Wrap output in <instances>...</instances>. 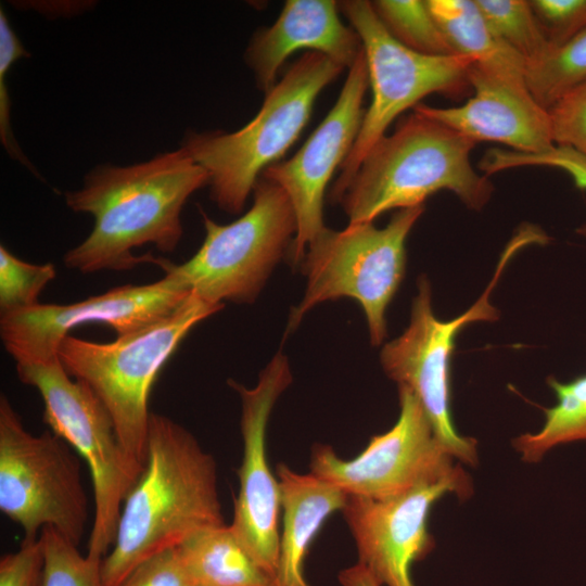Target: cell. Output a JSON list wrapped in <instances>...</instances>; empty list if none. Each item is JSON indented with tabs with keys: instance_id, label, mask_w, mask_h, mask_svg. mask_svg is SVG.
<instances>
[{
	"instance_id": "1",
	"label": "cell",
	"mask_w": 586,
	"mask_h": 586,
	"mask_svg": "<svg viewBox=\"0 0 586 586\" xmlns=\"http://www.w3.org/2000/svg\"><path fill=\"white\" fill-rule=\"evenodd\" d=\"M206 184L207 173L181 146L129 166L90 170L79 189L65 193V202L73 212L91 215L93 228L64 254V265L81 273L126 270L151 262L133 254L142 245L173 252L182 237V208Z\"/></svg>"
},
{
	"instance_id": "2",
	"label": "cell",
	"mask_w": 586,
	"mask_h": 586,
	"mask_svg": "<svg viewBox=\"0 0 586 586\" xmlns=\"http://www.w3.org/2000/svg\"><path fill=\"white\" fill-rule=\"evenodd\" d=\"M224 524L214 457L181 424L152 412L142 472L101 561L103 586H119L150 557Z\"/></svg>"
},
{
	"instance_id": "3",
	"label": "cell",
	"mask_w": 586,
	"mask_h": 586,
	"mask_svg": "<svg viewBox=\"0 0 586 586\" xmlns=\"http://www.w3.org/2000/svg\"><path fill=\"white\" fill-rule=\"evenodd\" d=\"M476 142L413 111L368 152L340 196L348 224L373 222L391 209L423 206L441 190L474 211L489 201L494 186L476 173L470 155Z\"/></svg>"
},
{
	"instance_id": "4",
	"label": "cell",
	"mask_w": 586,
	"mask_h": 586,
	"mask_svg": "<svg viewBox=\"0 0 586 586\" xmlns=\"http://www.w3.org/2000/svg\"><path fill=\"white\" fill-rule=\"evenodd\" d=\"M344 67L319 52H305L266 92L258 113L233 132H189V155L208 175L211 198L229 214L241 213L262 174L297 140L319 93Z\"/></svg>"
},
{
	"instance_id": "5",
	"label": "cell",
	"mask_w": 586,
	"mask_h": 586,
	"mask_svg": "<svg viewBox=\"0 0 586 586\" xmlns=\"http://www.w3.org/2000/svg\"><path fill=\"white\" fill-rule=\"evenodd\" d=\"M222 308L191 293L169 316L113 342L63 340L59 358L64 369L102 402L125 451L138 463L145 460L149 397L157 374L189 332Z\"/></svg>"
},
{
	"instance_id": "6",
	"label": "cell",
	"mask_w": 586,
	"mask_h": 586,
	"mask_svg": "<svg viewBox=\"0 0 586 586\" xmlns=\"http://www.w3.org/2000/svg\"><path fill=\"white\" fill-rule=\"evenodd\" d=\"M424 206L398 209L383 228L373 222L324 228L307 246L301 268L302 301L291 310L286 333L326 301L351 297L362 308L373 346L386 336L385 311L406 269V240Z\"/></svg>"
},
{
	"instance_id": "7",
	"label": "cell",
	"mask_w": 586,
	"mask_h": 586,
	"mask_svg": "<svg viewBox=\"0 0 586 586\" xmlns=\"http://www.w3.org/2000/svg\"><path fill=\"white\" fill-rule=\"evenodd\" d=\"M200 213L205 238L196 253L178 265L162 258L152 263L206 302H254L296 234V217L286 193L260 177L251 208L237 220L219 225L203 209Z\"/></svg>"
},
{
	"instance_id": "8",
	"label": "cell",
	"mask_w": 586,
	"mask_h": 586,
	"mask_svg": "<svg viewBox=\"0 0 586 586\" xmlns=\"http://www.w3.org/2000/svg\"><path fill=\"white\" fill-rule=\"evenodd\" d=\"M21 382L40 394L43 419L88 466L93 488V517L87 555L102 561L114 544L123 502L143 466L125 451L113 419L92 390L73 380L60 358L16 365Z\"/></svg>"
},
{
	"instance_id": "9",
	"label": "cell",
	"mask_w": 586,
	"mask_h": 586,
	"mask_svg": "<svg viewBox=\"0 0 586 586\" xmlns=\"http://www.w3.org/2000/svg\"><path fill=\"white\" fill-rule=\"evenodd\" d=\"M81 457L54 432H28L5 395L0 397V510L24 538L50 527L79 545L89 522Z\"/></svg>"
},
{
	"instance_id": "10",
	"label": "cell",
	"mask_w": 586,
	"mask_h": 586,
	"mask_svg": "<svg viewBox=\"0 0 586 586\" xmlns=\"http://www.w3.org/2000/svg\"><path fill=\"white\" fill-rule=\"evenodd\" d=\"M339 5L360 38L372 98L331 188L333 203L396 117L429 94L461 95L470 87L468 72L474 63L462 55H428L405 47L388 33L370 1L347 0Z\"/></svg>"
},
{
	"instance_id": "11",
	"label": "cell",
	"mask_w": 586,
	"mask_h": 586,
	"mask_svg": "<svg viewBox=\"0 0 586 586\" xmlns=\"http://www.w3.org/2000/svg\"><path fill=\"white\" fill-rule=\"evenodd\" d=\"M520 249L517 240L509 242L486 291L473 306L453 320L436 318L430 282L425 276H420L409 326L402 335L386 343L380 354L386 375L398 387L410 390L419 398L449 454L470 466L477 463V442L457 433L450 409V360L455 340L466 324L498 319L499 313L488 297L508 259Z\"/></svg>"
},
{
	"instance_id": "12",
	"label": "cell",
	"mask_w": 586,
	"mask_h": 586,
	"mask_svg": "<svg viewBox=\"0 0 586 586\" xmlns=\"http://www.w3.org/2000/svg\"><path fill=\"white\" fill-rule=\"evenodd\" d=\"M399 416L385 433L373 436L351 460L339 457L332 447L313 448V474L335 485L347 496L383 500L453 474L459 466L438 440L419 398L398 387Z\"/></svg>"
},
{
	"instance_id": "13",
	"label": "cell",
	"mask_w": 586,
	"mask_h": 586,
	"mask_svg": "<svg viewBox=\"0 0 586 586\" xmlns=\"http://www.w3.org/2000/svg\"><path fill=\"white\" fill-rule=\"evenodd\" d=\"M191 293L165 273L148 284H125L71 304H41L0 315V336L16 365L59 359L69 331L85 323H104L122 336L174 313Z\"/></svg>"
},
{
	"instance_id": "14",
	"label": "cell",
	"mask_w": 586,
	"mask_h": 586,
	"mask_svg": "<svg viewBox=\"0 0 586 586\" xmlns=\"http://www.w3.org/2000/svg\"><path fill=\"white\" fill-rule=\"evenodd\" d=\"M292 382L286 357L277 353L253 387L229 380L241 398L243 457L231 530L258 565L276 578L279 555L280 487L267 458V426L272 408Z\"/></svg>"
},
{
	"instance_id": "15",
	"label": "cell",
	"mask_w": 586,
	"mask_h": 586,
	"mask_svg": "<svg viewBox=\"0 0 586 586\" xmlns=\"http://www.w3.org/2000/svg\"><path fill=\"white\" fill-rule=\"evenodd\" d=\"M473 493L462 468L440 480L423 483L397 497L375 500L348 496L342 510L365 565L384 586H413L412 563L434 548L428 517L441 497L454 494L464 500Z\"/></svg>"
},
{
	"instance_id": "16",
	"label": "cell",
	"mask_w": 586,
	"mask_h": 586,
	"mask_svg": "<svg viewBox=\"0 0 586 586\" xmlns=\"http://www.w3.org/2000/svg\"><path fill=\"white\" fill-rule=\"evenodd\" d=\"M369 86L362 52L348 68L335 104L302 148L288 161L268 167L260 177L277 183L293 206L297 230L288 256L300 265L307 246L326 228L323 199L329 181L348 156L360 130Z\"/></svg>"
},
{
	"instance_id": "17",
	"label": "cell",
	"mask_w": 586,
	"mask_h": 586,
	"mask_svg": "<svg viewBox=\"0 0 586 586\" xmlns=\"http://www.w3.org/2000/svg\"><path fill=\"white\" fill-rule=\"evenodd\" d=\"M468 79L474 94L466 103L453 107L419 103L413 111L476 143L497 142L526 154L543 153L555 146L549 112L531 93L525 74L472 63Z\"/></svg>"
},
{
	"instance_id": "18",
	"label": "cell",
	"mask_w": 586,
	"mask_h": 586,
	"mask_svg": "<svg viewBox=\"0 0 586 586\" xmlns=\"http://www.w3.org/2000/svg\"><path fill=\"white\" fill-rule=\"evenodd\" d=\"M337 8L333 0H288L277 21L253 36L245 59L260 90L276 85L280 67L298 50L322 53L344 68L354 64L361 41L342 23Z\"/></svg>"
},
{
	"instance_id": "19",
	"label": "cell",
	"mask_w": 586,
	"mask_h": 586,
	"mask_svg": "<svg viewBox=\"0 0 586 586\" xmlns=\"http://www.w3.org/2000/svg\"><path fill=\"white\" fill-rule=\"evenodd\" d=\"M282 511L276 586H310L304 575L309 547L327 519L342 511L348 496L313 473L277 467Z\"/></svg>"
},
{
	"instance_id": "20",
	"label": "cell",
	"mask_w": 586,
	"mask_h": 586,
	"mask_svg": "<svg viewBox=\"0 0 586 586\" xmlns=\"http://www.w3.org/2000/svg\"><path fill=\"white\" fill-rule=\"evenodd\" d=\"M195 586H276L230 525L204 530L178 546Z\"/></svg>"
},
{
	"instance_id": "21",
	"label": "cell",
	"mask_w": 586,
	"mask_h": 586,
	"mask_svg": "<svg viewBox=\"0 0 586 586\" xmlns=\"http://www.w3.org/2000/svg\"><path fill=\"white\" fill-rule=\"evenodd\" d=\"M426 3L456 55L483 67L525 74L526 61L493 34L475 0Z\"/></svg>"
},
{
	"instance_id": "22",
	"label": "cell",
	"mask_w": 586,
	"mask_h": 586,
	"mask_svg": "<svg viewBox=\"0 0 586 586\" xmlns=\"http://www.w3.org/2000/svg\"><path fill=\"white\" fill-rule=\"evenodd\" d=\"M557 403L545 408V421L536 433H524L512 441L521 459L537 462L551 448L577 441H586V374L561 382L548 378Z\"/></svg>"
},
{
	"instance_id": "23",
	"label": "cell",
	"mask_w": 586,
	"mask_h": 586,
	"mask_svg": "<svg viewBox=\"0 0 586 586\" xmlns=\"http://www.w3.org/2000/svg\"><path fill=\"white\" fill-rule=\"evenodd\" d=\"M525 79L535 100L549 110L586 80V29L526 64Z\"/></svg>"
},
{
	"instance_id": "24",
	"label": "cell",
	"mask_w": 586,
	"mask_h": 586,
	"mask_svg": "<svg viewBox=\"0 0 586 586\" xmlns=\"http://www.w3.org/2000/svg\"><path fill=\"white\" fill-rule=\"evenodd\" d=\"M371 4L388 33L405 47L428 55H456L426 1L375 0Z\"/></svg>"
},
{
	"instance_id": "25",
	"label": "cell",
	"mask_w": 586,
	"mask_h": 586,
	"mask_svg": "<svg viewBox=\"0 0 586 586\" xmlns=\"http://www.w3.org/2000/svg\"><path fill=\"white\" fill-rule=\"evenodd\" d=\"M493 34L520 54L526 64L550 48L527 0H475Z\"/></svg>"
},
{
	"instance_id": "26",
	"label": "cell",
	"mask_w": 586,
	"mask_h": 586,
	"mask_svg": "<svg viewBox=\"0 0 586 586\" xmlns=\"http://www.w3.org/2000/svg\"><path fill=\"white\" fill-rule=\"evenodd\" d=\"M44 568L40 586H103L101 561L50 527L42 530Z\"/></svg>"
},
{
	"instance_id": "27",
	"label": "cell",
	"mask_w": 586,
	"mask_h": 586,
	"mask_svg": "<svg viewBox=\"0 0 586 586\" xmlns=\"http://www.w3.org/2000/svg\"><path fill=\"white\" fill-rule=\"evenodd\" d=\"M56 276L53 264H30L0 246V314L38 305L39 295Z\"/></svg>"
},
{
	"instance_id": "28",
	"label": "cell",
	"mask_w": 586,
	"mask_h": 586,
	"mask_svg": "<svg viewBox=\"0 0 586 586\" xmlns=\"http://www.w3.org/2000/svg\"><path fill=\"white\" fill-rule=\"evenodd\" d=\"M524 166H546L561 169L570 175L576 188L586 190V156L571 148L555 145L550 150L537 154L494 148L486 151L479 163L480 169L487 176ZM576 232L586 238V224Z\"/></svg>"
},
{
	"instance_id": "29",
	"label": "cell",
	"mask_w": 586,
	"mask_h": 586,
	"mask_svg": "<svg viewBox=\"0 0 586 586\" xmlns=\"http://www.w3.org/2000/svg\"><path fill=\"white\" fill-rule=\"evenodd\" d=\"M548 112L555 145L586 156V80L562 95Z\"/></svg>"
},
{
	"instance_id": "30",
	"label": "cell",
	"mask_w": 586,
	"mask_h": 586,
	"mask_svg": "<svg viewBox=\"0 0 586 586\" xmlns=\"http://www.w3.org/2000/svg\"><path fill=\"white\" fill-rule=\"evenodd\" d=\"M25 50L15 31L9 24L3 10H0V139L11 155L25 165L35 175H38L30 162L22 153L10 125V100L7 88V75L13 63L21 58H27Z\"/></svg>"
},
{
	"instance_id": "31",
	"label": "cell",
	"mask_w": 586,
	"mask_h": 586,
	"mask_svg": "<svg viewBox=\"0 0 586 586\" xmlns=\"http://www.w3.org/2000/svg\"><path fill=\"white\" fill-rule=\"evenodd\" d=\"M550 48L586 29V0H531Z\"/></svg>"
},
{
	"instance_id": "32",
	"label": "cell",
	"mask_w": 586,
	"mask_h": 586,
	"mask_svg": "<svg viewBox=\"0 0 586 586\" xmlns=\"http://www.w3.org/2000/svg\"><path fill=\"white\" fill-rule=\"evenodd\" d=\"M119 586H195L179 556L178 547L144 560Z\"/></svg>"
},
{
	"instance_id": "33",
	"label": "cell",
	"mask_w": 586,
	"mask_h": 586,
	"mask_svg": "<svg viewBox=\"0 0 586 586\" xmlns=\"http://www.w3.org/2000/svg\"><path fill=\"white\" fill-rule=\"evenodd\" d=\"M44 568L41 536L24 538L18 550L0 559V586H40Z\"/></svg>"
},
{
	"instance_id": "34",
	"label": "cell",
	"mask_w": 586,
	"mask_h": 586,
	"mask_svg": "<svg viewBox=\"0 0 586 586\" xmlns=\"http://www.w3.org/2000/svg\"><path fill=\"white\" fill-rule=\"evenodd\" d=\"M339 581L342 586H381L370 571L359 562L343 570Z\"/></svg>"
}]
</instances>
